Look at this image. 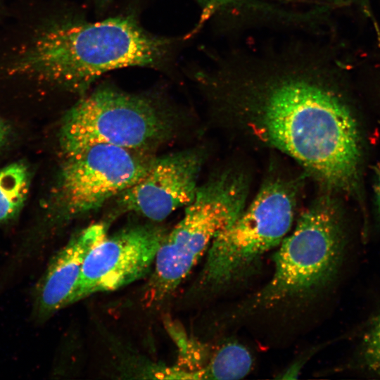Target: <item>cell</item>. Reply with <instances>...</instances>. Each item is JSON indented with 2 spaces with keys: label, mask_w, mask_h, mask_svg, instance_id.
Instances as JSON below:
<instances>
[{
  "label": "cell",
  "mask_w": 380,
  "mask_h": 380,
  "mask_svg": "<svg viewBox=\"0 0 380 380\" xmlns=\"http://www.w3.org/2000/svg\"><path fill=\"white\" fill-rule=\"evenodd\" d=\"M169 44L129 16L95 23L58 21L40 32L8 72L83 94L108 71L158 65L166 56Z\"/></svg>",
  "instance_id": "obj_2"
},
{
  "label": "cell",
  "mask_w": 380,
  "mask_h": 380,
  "mask_svg": "<svg viewBox=\"0 0 380 380\" xmlns=\"http://www.w3.org/2000/svg\"><path fill=\"white\" fill-rule=\"evenodd\" d=\"M217 70L225 103L248 117L256 135L327 187L355 189L361 155L358 128L329 84L315 43L296 41L229 53Z\"/></svg>",
  "instance_id": "obj_1"
},
{
  "label": "cell",
  "mask_w": 380,
  "mask_h": 380,
  "mask_svg": "<svg viewBox=\"0 0 380 380\" xmlns=\"http://www.w3.org/2000/svg\"><path fill=\"white\" fill-rule=\"evenodd\" d=\"M201 160L193 151L153 158L144 176L118 195V205L153 222L165 220L194 199Z\"/></svg>",
  "instance_id": "obj_9"
},
{
  "label": "cell",
  "mask_w": 380,
  "mask_h": 380,
  "mask_svg": "<svg viewBox=\"0 0 380 380\" xmlns=\"http://www.w3.org/2000/svg\"><path fill=\"white\" fill-rule=\"evenodd\" d=\"M317 1H332V2H334V1H342V0H317Z\"/></svg>",
  "instance_id": "obj_17"
},
{
  "label": "cell",
  "mask_w": 380,
  "mask_h": 380,
  "mask_svg": "<svg viewBox=\"0 0 380 380\" xmlns=\"http://www.w3.org/2000/svg\"><path fill=\"white\" fill-rule=\"evenodd\" d=\"M365 354L369 367L380 374V317L366 337Z\"/></svg>",
  "instance_id": "obj_14"
},
{
  "label": "cell",
  "mask_w": 380,
  "mask_h": 380,
  "mask_svg": "<svg viewBox=\"0 0 380 380\" xmlns=\"http://www.w3.org/2000/svg\"><path fill=\"white\" fill-rule=\"evenodd\" d=\"M108 1H109V0H99V1L101 2V3H106Z\"/></svg>",
  "instance_id": "obj_18"
},
{
  "label": "cell",
  "mask_w": 380,
  "mask_h": 380,
  "mask_svg": "<svg viewBox=\"0 0 380 380\" xmlns=\"http://www.w3.org/2000/svg\"><path fill=\"white\" fill-rule=\"evenodd\" d=\"M106 235L103 224H93L75 235L53 256L35 292V309L39 318H46L71 305L87 253Z\"/></svg>",
  "instance_id": "obj_10"
},
{
  "label": "cell",
  "mask_w": 380,
  "mask_h": 380,
  "mask_svg": "<svg viewBox=\"0 0 380 380\" xmlns=\"http://www.w3.org/2000/svg\"><path fill=\"white\" fill-rule=\"evenodd\" d=\"M30 173L23 162L0 168V222L15 217L28 196Z\"/></svg>",
  "instance_id": "obj_12"
},
{
  "label": "cell",
  "mask_w": 380,
  "mask_h": 380,
  "mask_svg": "<svg viewBox=\"0 0 380 380\" xmlns=\"http://www.w3.org/2000/svg\"><path fill=\"white\" fill-rule=\"evenodd\" d=\"M171 130L168 115L152 100L102 87L67 111L58 144L63 157L97 144L148 151L168 138Z\"/></svg>",
  "instance_id": "obj_4"
},
{
  "label": "cell",
  "mask_w": 380,
  "mask_h": 380,
  "mask_svg": "<svg viewBox=\"0 0 380 380\" xmlns=\"http://www.w3.org/2000/svg\"><path fill=\"white\" fill-rule=\"evenodd\" d=\"M248 188L224 172L198 187L184 215L158 248L143 300L150 307L167 300L208 250L215 237L245 208Z\"/></svg>",
  "instance_id": "obj_3"
},
{
  "label": "cell",
  "mask_w": 380,
  "mask_h": 380,
  "mask_svg": "<svg viewBox=\"0 0 380 380\" xmlns=\"http://www.w3.org/2000/svg\"><path fill=\"white\" fill-rule=\"evenodd\" d=\"M151 224L125 227L106 235L87 253L71 304L95 293L113 291L148 274L166 234Z\"/></svg>",
  "instance_id": "obj_8"
},
{
  "label": "cell",
  "mask_w": 380,
  "mask_h": 380,
  "mask_svg": "<svg viewBox=\"0 0 380 380\" xmlns=\"http://www.w3.org/2000/svg\"><path fill=\"white\" fill-rule=\"evenodd\" d=\"M253 365L250 352L237 342H229L216 351L194 372L192 379H237L247 375Z\"/></svg>",
  "instance_id": "obj_11"
},
{
  "label": "cell",
  "mask_w": 380,
  "mask_h": 380,
  "mask_svg": "<svg viewBox=\"0 0 380 380\" xmlns=\"http://www.w3.org/2000/svg\"><path fill=\"white\" fill-rule=\"evenodd\" d=\"M147 152L97 144L64 157L53 194L54 208L65 219L99 208L144 176L154 158Z\"/></svg>",
  "instance_id": "obj_7"
},
{
  "label": "cell",
  "mask_w": 380,
  "mask_h": 380,
  "mask_svg": "<svg viewBox=\"0 0 380 380\" xmlns=\"http://www.w3.org/2000/svg\"><path fill=\"white\" fill-rule=\"evenodd\" d=\"M9 127L6 122L0 118V148L6 144L9 136Z\"/></svg>",
  "instance_id": "obj_15"
},
{
  "label": "cell",
  "mask_w": 380,
  "mask_h": 380,
  "mask_svg": "<svg viewBox=\"0 0 380 380\" xmlns=\"http://www.w3.org/2000/svg\"><path fill=\"white\" fill-rule=\"evenodd\" d=\"M375 191H376L378 208L380 213V165L378 167V169L376 171Z\"/></svg>",
  "instance_id": "obj_16"
},
{
  "label": "cell",
  "mask_w": 380,
  "mask_h": 380,
  "mask_svg": "<svg viewBox=\"0 0 380 380\" xmlns=\"http://www.w3.org/2000/svg\"><path fill=\"white\" fill-rule=\"evenodd\" d=\"M203 8L204 14L224 13L229 14H252L258 16L268 15L272 4L260 0H197Z\"/></svg>",
  "instance_id": "obj_13"
},
{
  "label": "cell",
  "mask_w": 380,
  "mask_h": 380,
  "mask_svg": "<svg viewBox=\"0 0 380 380\" xmlns=\"http://www.w3.org/2000/svg\"><path fill=\"white\" fill-rule=\"evenodd\" d=\"M339 217L336 205L327 197L317 200L300 216L274 255L273 275L256 295V304L308 293L332 277L343 245Z\"/></svg>",
  "instance_id": "obj_6"
},
{
  "label": "cell",
  "mask_w": 380,
  "mask_h": 380,
  "mask_svg": "<svg viewBox=\"0 0 380 380\" xmlns=\"http://www.w3.org/2000/svg\"><path fill=\"white\" fill-rule=\"evenodd\" d=\"M296 204L293 183L282 179L265 182L249 206L212 241L198 278L200 286L214 289L224 286L280 244L292 226Z\"/></svg>",
  "instance_id": "obj_5"
}]
</instances>
